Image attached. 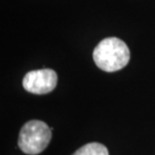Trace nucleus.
<instances>
[{
	"label": "nucleus",
	"mask_w": 155,
	"mask_h": 155,
	"mask_svg": "<svg viewBox=\"0 0 155 155\" xmlns=\"http://www.w3.org/2000/svg\"><path fill=\"white\" fill-rule=\"evenodd\" d=\"M58 83V75L54 70L42 69L28 72L23 78L22 85L27 92L43 95L54 91Z\"/></svg>",
	"instance_id": "3"
},
{
	"label": "nucleus",
	"mask_w": 155,
	"mask_h": 155,
	"mask_svg": "<svg viewBox=\"0 0 155 155\" xmlns=\"http://www.w3.org/2000/svg\"><path fill=\"white\" fill-rule=\"evenodd\" d=\"M72 155H109V151L105 145L92 142L79 148Z\"/></svg>",
	"instance_id": "4"
},
{
	"label": "nucleus",
	"mask_w": 155,
	"mask_h": 155,
	"mask_svg": "<svg viewBox=\"0 0 155 155\" xmlns=\"http://www.w3.org/2000/svg\"><path fill=\"white\" fill-rule=\"evenodd\" d=\"M95 64L104 72H117L127 66L130 60V51L123 40L108 38L99 42L93 52Z\"/></svg>",
	"instance_id": "1"
},
{
	"label": "nucleus",
	"mask_w": 155,
	"mask_h": 155,
	"mask_svg": "<svg viewBox=\"0 0 155 155\" xmlns=\"http://www.w3.org/2000/svg\"><path fill=\"white\" fill-rule=\"evenodd\" d=\"M51 140V129L39 120H31L21 127L18 147L23 153L36 155L41 153Z\"/></svg>",
	"instance_id": "2"
}]
</instances>
